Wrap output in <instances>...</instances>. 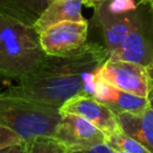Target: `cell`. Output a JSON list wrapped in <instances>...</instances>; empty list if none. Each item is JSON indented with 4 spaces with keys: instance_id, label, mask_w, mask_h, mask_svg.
<instances>
[{
    "instance_id": "obj_1",
    "label": "cell",
    "mask_w": 153,
    "mask_h": 153,
    "mask_svg": "<svg viewBox=\"0 0 153 153\" xmlns=\"http://www.w3.org/2000/svg\"><path fill=\"white\" fill-rule=\"evenodd\" d=\"M108 57L97 42H87L70 56H46L34 72L5 91L57 109L74 97L94 98L97 72Z\"/></svg>"
},
{
    "instance_id": "obj_2",
    "label": "cell",
    "mask_w": 153,
    "mask_h": 153,
    "mask_svg": "<svg viewBox=\"0 0 153 153\" xmlns=\"http://www.w3.org/2000/svg\"><path fill=\"white\" fill-rule=\"evenodd\" d=\"M34 26L0 16V76L19 82L46 58Z\"/></svg>"
},
{
    "instance_id": "obj_3",
    "label": "cell",
    "mask_w": 153,
    "mask_h": 153,
    "mask_svg": "<svg viewBox=\"0 0 153 153\" xmlns=\"http://www.w3.org/2000/svg\"><path fill=\"white\" fill-rule=\"evenodd\" d=\"M62 115L59 109L19 96L0 92V124L24 140L37 136L53 137Z\"/></svg>"
},
{
    "instance_id": "obj_4",
    "label": "cell",
    "mask_w": 153,
    "mask_h": 153,
    "mask_svg": "<svg viewBox=\"0 0 153 153\" xmlns=\"http://www.w3.org/2000/svg\"><path fill=\"white\" fill-rule=\"evenodd\" d=\"M40 43L47 56L65 57L79 51L87 43L88 21H64L39 34Z\"/></svg>"
},
{
    "instance_id": "obj_5",
    "label": "cell",
    "mask_w": 153,
    "mask_h": 153,
    "mask_svg": "<svg viewBox=\"0 0 153 153\" xmlns=\"http://www.w3.org/2000/svg\"><path fill=\"white\" fill-rule=\"evenodd\" d=\"M97 74L119 89L135 96L147 98L150 91L148 70L140 64L108 58Z\"/></svg>"
},
{
    "instance_id": "obj_6",
    "label": "cell",
    "mask_w": 153,
    "mask_h": 153,
    "mask_svg": "<svg viewBox=\"0 0 153 153\" xmlns=\"http://www.w3.org/2000/svg\"><path fill=\"white\" fill-rule=\"evenodd\" d=\"M61 115L53 137L71 153L87 150L106 142L105 134L87 120L71 113Z\"/></svg>"
},
{
    "instance_id": "obj_7",
    "label": "cell",
    "mask_w": 153,
    "mask_h": 153,
    "mask_svg": "<svg viewBox=\"0 0 153 153\" xmlns=\"http://www.w3.org/2000/svg\"><path fill=\"white\" fill-rule=\"evenodd\" d=\"M59 111L61 114L71 113L87 120L105 134V137L121 130L117 114L92 97H74L66 101Z\"/></svg>"
},
{
    "instance_id": "obj_8",
    "label": "cell",
    "mask_w": 153,
    "mask_h": 153,
    "mask_svg": "<svg viewBox=\"0 0 153 153\" xmlns=\"http://www.w3.org/2000/svg\"><path fill=\"white\" fill-rule=\"evenodd\" d=\"M94 16L102 30L104 46L109 55L121 46L140 18L137 11L122 15H113L103 5H101L98 11H94Z\"/></svg>"
},
{
    "instance_id": "obj_9",
    "label": "cell",
    "mask_w": 153,
    "mask_h": 153,
    "mask_svg": "<svg viewBox=\"0 0 153 153\" xmlns=\"http://www.w3.org/2000/svg\"><path fill=\"white\" fill-rule=\"evenodd\" d=\"M109 59L137 63L145 67L153 64V40L149 36L142 17L121 46L109 55Z\"/></svg>"
},
{
    "instance_id": "obj_10",
    "label": "cell",
    "mask_w": 153,
    "mask_h": 153,
    "mask_svg": "<svg viewBox=\"0 0 153 153\" xmlns=\"http://www.w3.org/2000/svg\"><path fill=\"white\" fill-rule=\"evenodd\" d=\"M94 98L108 107L115 114L124 112L137 113L150 105L148 99L129 94L111 85L97 74Z\"/></svg>"
},
{
    "instance_id": "obj_11",
    "label": "cell",
    "mask_w": 153,
    "mask_h": 153,
    "mask_svg": "<svg viewBox=\"0 0 153 153\" xmlns=\"http://www.w3.org/2000/svg\"><path fill=\"white\" fill-rule=\"evenodd\" d=\"M117 120L124 133L136 140L153 153V107L151 105L137 113L117 114Z\"/></svg>"
},
{
    "instance_id": "obj_12",
    "label": "cell",
    "mask_w": 153,
    "mask_h": 153,
    "mask_svg": "<svg viewBox=\"0 0 153 153\" xmlns=\"http://www.w3.org/2000/svg\"><path fill=\"white\" fill-rule=\"evenodd\" d=\"M82 0H53L34 24V28L40 34L60 22L87 21L82 15Z\"/></svg>"
},
{
    "instance_id": "obj_13",
    "label": "cell",
    "mask_w": 153,
    "mask_h": 153,
    "mask_svg": "<svg viewBox=\"0 0 153 153\" xmlns=\"http://www.w3.org/2000/svg\"><path fill=\"white\" fill-rule=\"evenodd\" d=\"M53 0H0V16L34 26Z\"/></svg>"
},
{
    "instance_id": "obj_14",
    "label": "cell",
    "mask_w": 153,
    "mask_h": 153,
    "mask_svg": "<svg viewBox=\"0 0 153 153\" xmlns=\"http://www.w3.org/2000/svg\"><path fill=\"white\" fill-rule=\"evenodd\" d=\"M26 153H70L61 142L51 136H37L24 140Z\"/></svg>"
},
{
    "instance_id": "obj_15",
    "label": "cell",
    "mask_w": 153,
    "mask_h": 153,
    "mask_svg": "<svg viewBox=\"0 0 153 153\" xmlns=\"http://www.w3.org/2000/svg\"><path fill=\"white\" fill-rule=\"evenodd\" d=\"M106 143L113 150L123 151L126 153H151L146 147L131 136L125 134L122 130L107 136Z\"/></svg>"
},
{
    "instance_id": "obj_16",
    "label": "cell",
    "mask_w": 153,
    "mask_h": 153,
    "mask_svg": "<svg viewBox=\"0 0 153 153\" xmlns=\"http://www.w3.org/2000/svg\"><path fill=\"white\" fill-rule=\"evenodd\" d=\"M102 5L113 15L128 14L137 10V5L134 0H107Z\"/></svg>"
},
{
    "instance_id": "obj_17",
    "label": "cell",
    "mask_w": 153,
    "mask_h": 153,
    "mask_svg": "<svg viewBox=\"0 0 153 153\" xmlns=\"http://www.w3.org/2000/svg\"><path fill=\"white\" fill-rule=\"evenodd\" d=\"M24 143V140L13 129L0 124V149Z\"/></svg>"
},
{
    "instance_id": "obj_18",
    "label": "cell",
    "mask_w": 153,
    "mask_h": 153,
    "mask_svg": "<svg viewBox=\"0 0 153 153\" xmlns=\"http://www.w3.org/2000/svg\"><path fill=\"white\" fill-rule=\"evenodd\" d=\"M72 153H115V151L105 142L103 144L97 145V146L92 147V148L87 149V150L78 151V152H72Z\"/></svg>"
},
{
    "instance_id": "obj_19",
    "label": "cell",
    "mask_w": 153,
    "mask_h": 153,
    "mask_svg": "<svg viewBox=\"0 0 153 153\" xmlns=\"http://www.w3.org/2000/svg\"><path fill=\"white\" fill-rule=\"evenodd\" d=\"M0 153H26L25 144L22 143L19 145H14V146L0 149Z\"/></svg>"
},
{
    "instance_id": "obj_20",
    "label": "cell",
    "mask_w": 153,
    "mask_h": 153,
    "mask_svg": "<svg viewBox=\"0 0 153 153\" xmlns=\"http://www.w3.org/2000/svg\"><path fill=\"white\" fill-rule=\"evenodd\" d=\"M106 1L107 0H82L83 5H85L87 7H92L94 11H98L101 5L106 2Z\"/></svg>"
},
{
    "instance_id": "obj_21",
    "label": "cell",
    "mask_w": 153,
    "mask_h": 153,
    "mask_svg": "<svg viewBox=\"0 0 153 153\" xmlns=\"http://www.w3.org/2000/svg\"><path fill=\"white\" fill-rule=\"evenodd\" d=\"M147 70H148V74H149V79H150L151 86H153V64L149 66V67H147Z\"/></svg>"
},
{
    "instance_id": "obj_22",
    "label": "cell",
    "mask_w": 153,
    "mask_h": 153,
    "mask_svg": "<svg viewBox=\"0 0 153 153\" xmlns=\"http://www.w3.org/2000/svg\"><path fill=\"white\" fill-rule=\"evenodd\" d=\"M147 99H148L150 105L153 107V86H151L150 91H149V94H148V97H147Z\"/></svg>"
},
{
    "instance_id": "obj_23",
    "label": "cell",
    "mask_w": 153,
    "mask_h": 153,
    "mask_svg": "<svg viewBox=\"0 0 153 153\" xmlns=\"http://www.w3.org/2000/svg\"><path fill=\"white\" fill-rule=\"evenodd\" d=\"M140 3H143V4H148L150 5L151 10L153 9V0H140Z\"/></svg>"
},
{
    "instance_id": "obj_24",
    "label": "cell",
    "mask_w": 153,
    "mask_h": 153,
    "mask_svg": "<svg viewBox=\"0 0 153 153\" xmlns=\"http://www.w3.org/2000/svg\"><path fill=\"white\" fill-rule=\"evenodd\" d=\"M115 153H126V152H123V151H117V150H114Z\"/></svg>"
},
{
    "instance_id": "obj_25",
    "label": "cell",
    "mask_w": 153,
    "mask_h": 153,
    "mask_svg": "<svg viewBox=\"0 0 153 153\" xmlns=\"http://www.w3.org/2000/svg\"><path fill=\"white\" fill-rule=\"evenodd\" d=\"M152 12H153V9H152Z\"/></svg>"
}]
</instances>
